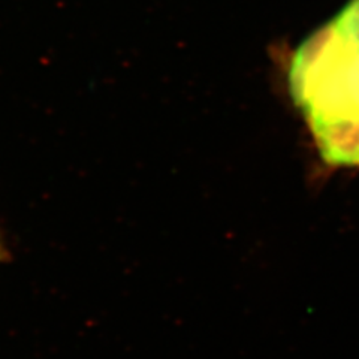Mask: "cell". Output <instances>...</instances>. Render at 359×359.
<instances>
[{"mask_svg":"<svg viewBox=\"0 0 359 359\" xmlns=\"http://www.w3.org/2000/svg\"><path fill=\"white\" fill-rule=\"evenodd\" d=\"M287 81L323 162L359 166V0L299 45Z\"/></svg>","mask_w":359,"mask_h":359,"instance_id":"cell-1","label":"cell"},{"mask_svg":"<svg viewBox=\"0 0 359 359\" xmlns=\"http://www.w3.org/2000/svg\"><path fill=\"white\" fill-rule=\"evenodd\" d=\"M4 252V249H2V241H0V253Z\"/></svg>","mask_w":359,"mask_h":359,"instance_id":"cell-2","label":"cell"}]
</instances>
